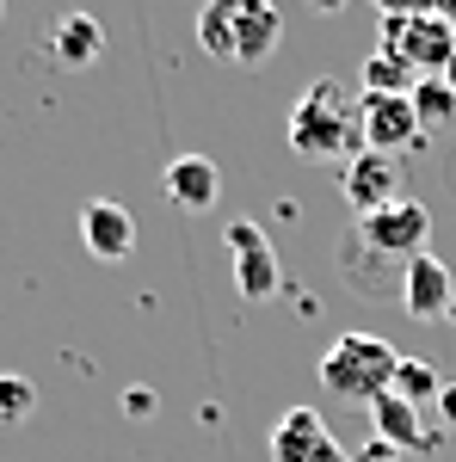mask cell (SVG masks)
I'll use <instances>...</instances> for the list:
<instances>
[{
  "label": "cell",
  "instance_id": "obj_13",
  "mask_svg": "<svg viewBox=\"0 0 456 462\" xmlns=\"http://www.w3.org/2000/svg\"><path fill=\"white\" fill-rule=\"evenodd\" d=\"M370 431H377L383 444H395V450H420V457H432V450L444 444V438L420 420V407H414V401H401L395 389L370 401Z\"/></svg>",
  "mask_w": 456,
  "mask_h": 462
},
{
  "label": "cell",
  "instance_id": "obj_5",
  "mask_svg": "<svg viewBox=\"0 0 456 462\" xmlns=\"http://www.w3.org/2000/svg\"><path fill=\"white\" fill-rule=\"evenodd\" d=\"M358 130H364V148H377V154L425 148L420 111H414L407 93H364V99H358Z\"/></svg>",
  "mask_w": 456,
  "mask_h": 462
},
{
  "label": "cell",
  "instance_id": "obj_26",
  "mask_svg": "<svg viewBox=\"0 0 456 462\" xmlns=\"http://www.w3.org/2000/svg\"><path fill=\"white\" fill-rule=\"evenodd\" d=\"M0 13H6V0H0Z\"/></svg>",
  "mask_w": 456,
  "mask_h": 462
},
{
  "label": "cell",
  "instance_id": "obj_16",
  "mask_svg": "<svg viewBox=\"0 0 456 462\" xmlns=\"http://www.w3.org/2000/svg\"><path fill=\"white\" fill-rule=\"evenodd\" d=\"M414 111H420V130H432V124H444V117H456V80L451 74H425V80H414Z\"/></svg>",
  "mask_w": 456,
  "mask_h": 462
},
{
  "label": "cell",
  "instance_id": "obj_7",
  "mask_svg": "<svg viewBox=\"0 0 456 462\" xmlns=\"http://www.w3.org/2000/svg\"><path fill=\"white\" fill-rule=\"evenodd\" d=\"M407 173H401V154H377V148H364L358 161H346V204L358 210V222L364 216H377V210H388V204H401L407 191Z\"/></svg>",
  "mask_w": 456,
  "mask_h": 462
},
{
  "label": "cell",
  "instance_id": "obj_24",
  "mask_svg": "<svg viewBox=\"0 0 456 462\" xmlns=\"http://www.w3.org/2000/svg\"><path fill=\"white\" fill-rule=\"evenodd\" d=\"M451 80H456V56H451Z\"/></svg>",
  "mask_w": 456,
  "mask_h": 462
},
{
  "label": "cell",
  "instance_id": "obj_21",
  "mask_svg": "<svg viewBox=\"0 0 456 462\" xmlns=\"http://www.w3.org/2000/svg\"><path fill=\"white\" fill-rule=\"evenodd\" d=\"M154 407H161V401H154V389H130V394H124V413H130V420L154 413Z\"/></svg>",
  "mask_w": 456,
  "mask_h": 462
},
{
  "label": "cell",
  "instance_id": "obj_17",
  "mask_svg": "<svg viewBox=\"0 0 456 462\" xmlns=\"http://www.w3.org/2000/svg\"><path fill=\"white\" fill-rule=\"evenodd\" d=\"M395 394H401V401H414V407H425V401H438V394H444V376H438L425 357H401V370H395Z\"/></svg>",
  "mask_w": 456,
  "mask_h": 462
},
{
  "label": "cell",
  "instance_id": "obj_14",
  "mask_svg": "<svg viewBox=\"0 0 456 462\" xmlns=\"http://www.w3.org/2000/svg\"><path fill=\"white\" fill-rule=\"evenodd\" d=\"M161 191L173 198L179 210H210L216 191H222V173H216V161H204V154H173L167 173H161Z\"/></svg>",
  "mask_w": 456,
  "mask_h": 462
},
{
  "label": "cell",
  "instance_id": "obj_2",
  "mask_svg": "<svg viewBox=\"0 0 456 462\" xmlns=\"http://www.w3.org/2000/svg\"><path fill=\"white\" fill-rule=\"evenodd\" d=\"M290 148L302 161H358L364 154V130H358V99H346V87L333 74L309 80V93L290 111Z\"/></svg>",
  "mask_w": 456,
  "mask_h": 462
},
{
  "label": "cell",
  "instance_id": "obj_18",
  "mask_svg": "<svg viewBox=\"0 0 456 462\" xmlns=\"http://www.w3.org/2000/svg\"><path fill=\"white\" fill-rule=\"evenodd\" d=\"M37 413V383L32 376H0V426H25Z\"/></svg>",
  "mask_w": 456,
  "mask_h": 462
},
{
  "label": "cell",
  "instance_id": "obj_25",
  "mask_svg": "<svg viewBox=\"0 0 456 462\" xmlns=\"http://www.w3.org/2000/svg\"><path fill=\"white\" fill-rule=\"evenodd\" d=\"M451 320H456V302H451Z\"/></svg>",
  "mask_w": 456,
  "mask_h": 462
},
{
  "label": "cell",
  "instance_id": "obj_3",
  "mask_svg": "<svg viewBox=\"0 0 456 462\" xmlns=\"http://www.w3.org/2000/svg\"><path fill=\"white\" fill-rule=\"evenodd\" d=\"M395 370H401V357H395L388 339H377V333H340L321 352V389L370 407L377 394L395 389Z\"/></svg>",
  "mask_w": 456,
  "mask_h": 462
},
{
  "label": "cell",
  "instance_id": "obj_20",
  "mask_svg": "<svg viewBox=\"0 0 456 462\" xmlns=\"http://www.w3.org/2000/svg\"><path fill=\"white\" fill-rule=\"evenodd\" d=\"M346 462H401V450H395V444H383V438H370V444H358Z\"/></svg>",
  "mask_w": 456,
  "mask_h": 462
},
{
  "label": "cell",
  "instance_id": "obj_22",
  "mask_svg": "<svg viewBox=\"0 0 456 462\" xmlns=\"http://www.w3.org/2000/svg\"><path fill=\"white\" fill-rule=\"evenodd\" d=\"M438 413H444V426L456 431V376H444V394H438Z\"/></svg>",
  "mask_w": 456,
  "mask_h": 462
},
{
  "label": "cell",
  "instance_id": "obj_1",
  "mask_svg": "<svg viewBox=\"0 0 456 462\" xmlns=\"http://www.w3.org/2000/svg\"><path fill=\"white\" fill-rule=\"evenodd\" d=\"M284 43V13L272 0H204L198 6V50L235 69H265Z\"/></svg>",
  "mask_w": 456,
  "mask_h": 462
},
{
  "label": "cell",
  "instance_id": "obj_4",
  "mask_svg": "<svg viewBox=\"0 0 456 462\" xmlns=\"http://www.w3.org/2000/svg\"><path fill=\"white\" fill-rule=\"evenodd\" d=\"M383 56H395L401 69L425 74H451V56H456V25L438 19V13H383Z\"/></svg>",
  "mask_w": 456,
  "mask_h": 462
},
{
  "label": "cell",
  "instance_id": "obj_9",
  "mask_svg": "<svg viewBox=\"0 0 456 462\" xmlns=\"http://www.w3.org/2000/svg\"><path fill=\"white\" fill-rule=\"evenodd\" d=\"M340 272H346V284L358 290V296H370V302H401V284H407V265L388 259V253H377L358 228L340 241Z\"/></svg>",
  "mask_w": 456,
  "mask_h": 462
},
{
  "label": "cell",
  "instance_id": "obj_23",
  "mask_svg": "<svg viewBox=\"0 0 456 462\" xmlns=\"http://www.w3.org/2000/svg\"><path fill=\"white\" fill-rule=\"evenodd\" d=\"M315 13H346V0H309Z\"/></svg>",
  "mask_w": 456,
  "mask_h": 462
},
{
  "label": "cell",
  "instance_id": "obj_12",
  "mask_svg": "<svg viewBox=\"0 0 456 462\" xmlns=\"http://www.w3.org/2000/svg\"><path fill=\"white\" fill-rule=\"evenodd\" d=\"M456 302V278L451 265L438 259V253H420V259H407V284H401V309L414 320H444Z\"/></svg>",
  "mask_w": 456,
  "mask_h": 462
},
{
  "label": "cell",
  "instance_id": "obj_8",
  "mask_svg": "<svg viewBox=\"0 0 456 462\" xmlns=\"http://www.w3.org/2000/svg\"><path fill=\"white\" fill-rule=\"evenodd\" d=\"M358 235L370 241L377 253H388V259H420L425 253V235H432V210H425L420 198H401V204H388V210L377 216H364L358 222Z\"/></svg>",
  "mask_w": 456,
  "mask_h": 462
},
{
  "label": "cell",
  "instance_id": "obj_19",
  "mask_svg": "<svg viewBox=\"0 0 456 462\" xmlns=\"http://www.w3.org/2000/svg\"><path fill=\"white\" fill-rule=\"evenodd\" d=\"M414 80H420V74L401 69L395 56H383V50L364 62V93H414Z\"/></svg>",
  "mask_w": 456,
  "mask_h": 462
},
{
  "label": "cell",
  "instance_id": "obj_10",
  "mask_svg": "<svg viewBox=\"0 0 456 462\" xmlns=\"http://www.w3.org/2000/svg\"><path fill=\"white\" fill-rule=\"evenodd\" d=\"M272 462H346V450L333 444V431L315 407H290L272 426Z\"/></svg>",
  "mask_w": 456,
  "mask_h": 462
},
{
  "label": "cell",
  "instance_id": "obj_11",
  "mask_svg": "<svg viewBox=\"0 0 456 462\" xmlns=\"http://www.w3.org/2000/svg\"><path fill=\"white\" fill-rule=\"evenodd\" d=\"M80 247L93 253L99 265L130 259V253H136V216L124 210V204H111V198L87 204V210H80Z\"/></svg>",
  "mask_w": 456,
  "mask_h": 462
},
{
  "label": "cell",
  "instance_id": "obj_15",
  "mask_svg": "<svg viewBox=\"0 0 456 462\" xmlns=\"http://www.w3.org/2000/svg\"><path fill=\"white\" fill-rule=\"evenodd\" d=\"M99 50H106V25H99L93 13H69V19H56V32H50V56H56L62 69H87V62H99Z\"/></svg>",
  "mask_w": 456,
  "mask_h": 462
},
{
  "label": "cell",
  "instance_id": "obj_6",
  "mask_svg": "<svg viewBox=\"0 0 456 462\" xmlns=\"http://www.w3.org/2000/svg\"><path fill=\"white\" fill-rule=\"evenodd\" d=\"M222 241L235 253V290H241L247 302H272L284 290V278H278V253L265 241V228H259V222H228Z\"/></svg>",
  "mask_w": 456,
  "mask_h": 462
}]
</instances>
